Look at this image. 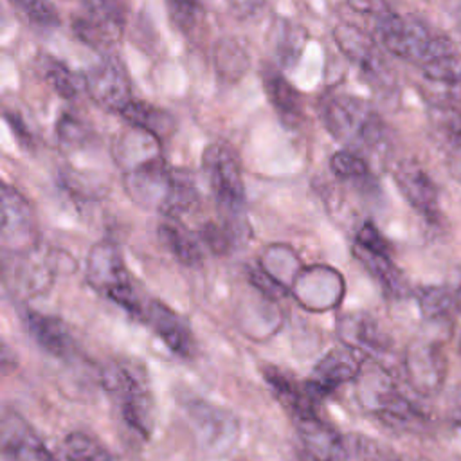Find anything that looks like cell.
<instances>
[{
	"mask_svg": "<svg viewBox=\"0 0 461 461\" xmlns=\"http://www.w3.org/2000/svg\"><path fill=\"white\" fill-rule=\"evenodd\" d=\"M86 281L104 297L119 304L130 315L142 319L144 308L139 299L131 276L124 267V261L113 243L101 241L92 247L86 258Z\"/></svg>",
	"mask_w": 461,
	"mask_h": 461,
	"instance_id": "cell-5",
	"label": "cell"
},
{
	"mask_svg": "<svg viewBox=\"0 0 461 461\" xmlns=\"http://www.w3.org/2000/svg\"><path fill=\"white\" fill-rule=\"evenodd\" d=\"M20 319L25 331L45 353L56 358H68L74 355V337L59 317L25 308L22 310Z\"/></svg>",
	"mask_w": 461,
	"mask_h": 461,
	"instance_id": "cell-13",
	"label": "cell"
},
{
	"mask_svg": "<svg viewBox=\"0 0 461 461\" xmlns=\"http://www.w3.org/2000/svg\"><path fill=\"white\" fill-rule=\"evenodd\" d=\"M202 169L220 207L221 218L245 221V185L236 151L225 142H212L202 153Z\"/></svg>",
	"mask_w": 461,
	"mask_h": 461,
	"instance_id": "cell-4",
	"label": "cell"
},
{
	"mask_svg": "<svg viewBox=\"0 0 461 461\" xmlns=\"http://www.w3.org/2000/svg\"><path fill=\"white\" fill-rule=\"evenodd\" d=\"M362 355L357 348L339 346L328 351L313 367L312 376L306 380L312 394L321 402L342 384L362 375Z\"/></svg>",
	"mask_w": 461,
	"mask_h": 461,
	"instance_id": "cell-9",
	"label": "cell"
},
{
	"mask_svg": "<svg viewBox=\"0 0 461 461\" xmlns=\"http://www.w3.org/2000/svg\"><path fill=\"white\" fill-rule=\"evenodd\" d=\"M65 461H113L103 443L86 432H68L63 439Z\"/></svg>",
	"mask_w": 461,
	"mask_h": 461,
	"instance_id": "cell-29",
	"label": "cell"
},
{
	"mask_svg": "<svg viewBox=\"0 0 461 461\" xmlns=\"http://www.w3.org/2000/svg\"><path fill=\"white\" fill-rule=\"evenodd\" d=\"M85 90L95 104L104 110L119 112L131 101L128 70L115 56H104L85 76Z\"/></svg>",
	"mask_w": 461,
	"mask_h": 461,
	"instance_id": "cell-7",
	"label": "cell"
},
{
	"mask_svg": "<svg viewBox=\"0 0 461 461\" xmlns=\"http://www.w3.org/2000/svg\"><path fill=\"white\" fill-rule=\"evenodd\" d=\"M353 256L364 265V268L380 283L387 295L402 297L407 292V283L391 259V252L371 250L360 245H353Z\"/></svg>",
	"mask_w": 461,
	"mask_h": 461,
	"instance_id": "cell-18",
	"label": "cell"
},
{
	"mask_svg": "<svg viewBox=\"0 0 461 461\" xmlns=\"http://www.w3.org/2000/svg\"><path fill=\"white\" fill-rule=\"evenodd\" d=\"M56 135L61 144L68 148H77L85 146L90 140L92 130L86 121H83L76 113L63 112L56 121Z\"/></svg>",
	"mask_w": 461,
	"mask_h": 461,
	"instance_id": "cell-33",
	"label": "cell"
},
{
	"mask_svg": "<svg viewBox=\"0 0 461 461\" xmlns=\"http://www.w3.org/2000/svg\"><path fill=\"white\" fill-rule=\"evenodd\" d=\"M375 389L376 391L369 393L367 402L378 420L391 427H414L423 423L425 416L389 382L376 384Z\"/></svg>",
	"mask_w": 461,
	"mask_h": 461,
	"instance_id": "cell-17",
	"label": "cell"
},
{
	"mask_svg": "<svg viewBox=\"0 0 461 461\" xmlns=\"http://www.w3.org/2000/svg\"><path fill=\"white\" fill-rule=\"evenodd\" d=\"M158 339L178 357L189 358L194 353V339L189 324L162 301H149L144 308V317Z\"/></svg>",
	"mask_w": 461,
	"mask_h": 461,
	"instance_id": "cell-14",
	"label": "cell"
},
{
	"mask_svg": "<svg viewBox=\"0 0 461 461\" xmlns=\"http://www.w3.org/2000/svg\"><path fill=\"white\" fill-rule=\"evenodd\" d=\"M36 236V220L29 202L23 194L11 187L2 185V241L4 247L22 250L31 247V240Z\"/></svg>",
	"mask_w": 461,
	"mask_h": 461,
	"instance_id": "cell-12",
	"label": "cell"
},
{
	"mask_svg": "<svg viewBox=\"0 0 461 461\" xmlns=\"http://www.w3.org/2000/svg\"><path fill=\"white\" fill-rule=\"evenodd\" d=\"M339 335L346 346L351 348H369L375 351H384L389 348L387 337L382 333L378 324L364 313L344 315L339 322Z\"/></svg>",
	"mask_w": 461,
	"mask_h": 461,
	"instance_id": "cell-21",
	"label": "cell"
},
{
	"mask_svg": "<svg viewBox=\"0 0 461 461\" xmlns=\"http://www.w3.org/2000/svg\"><path fill=\"white\" fill-rule=\"evenodd\" d=\"M321 119L326 130L346 149L364 155L387 142V128L375 108L348 94H330L321 101Z\"/></svg>",
	"mask_w": 461,
	"mask_h": 461,
	"instance_id": "cell-1",
	"label": "cell"
},
{
	"mask_svg": "<svg viewBox=\"0 0 461 461\" xmlns=\"http://www.w3.org/2000/svg\"><path fill=\"white\" fill-rule=\"evenodd\" d=\"M250 65L245 45L232 36H225L214 45V68L221 81L236 83L243 77Z\"/></svg>",
	"mask_w": 461,
	"mask_h": 461,
	"instance_id": "cell-23",
	"label": "cell"
},
{
	"mask_svg": "<svg viewBox=\"0 0 461 461\" xmlns=\"http://www.w3.org/2000/svg\"><path fill=\"white\" fill-rule=\"evenodd\" d=\"M402 196L427 220L439 218V191L430 175L414 160H400L393 171Z\"/></svg>",
	"mask_w": 461,
	"mask_h": 461,
	"instance_id": "cell-11",
	"label": "cell"
},
{
	"mask_svg": "<svg viewBox=\"0 0 461 461\" xmlns=\"http://www.w3.org/2000/svg\"><path fill=\"white\" fill-rule=\"evenodd\" d=\"M459 351H461V342H459Z\"/></svg>",
	"mask_w": 461,
	"mask_h": 461,
	"instance_id": "cell-38",
	"label": "cell"
},
{
	"mask_svg": "<svg viewBox=\"0 0 461 461\" xmlns=\"http://www.w3.org/2000/svg\"><path fill=\"white\" fill-rule=\"evenodd\" d=\"M330 169L340 180L357 182L369 176V164L366 157L351 149H340L335 155H331Z\"/></svg>",
	"mask_w": 461,
	"mask_h": 461,
	"instance_id": "cell-31",
	"label": "cell"
},
{
	"mask_svg": "<svg viewBox=\"0 0 461 461\" xmlns=\"http://www.w3.org/2000/svg\"><path fill=\"white\" fill-rule=\"evenodd\" d=\"M418 306L425 319L430 321H441L450 317L457 308V294L450 286H421L418 290Z\"/></svg>",
	"mask_w": 461,
	"mask_h": 461,
	"instance_id": "cell-26",
	"label": "cell"
},
{
	"mask_svg": "<svg viewBox=\"0 0 461 461\" xmlns=\"http://www.w3.org/2000/svg\"><path fill=\"white\" fill-rule=\"evenodd\" d=\"M261 81L265 95L283 124L288 128H297L304 115L301 92L270 63L263 65Z\"/></svg>",
	"mask_w": 461,
	"mask_h": 461,
	"instance_id": "cell-16",
	"label": "cell"
},
{
	"mask_svg": "<svg viewBox=\"0 0 461 461\" xmlns=\"http://www.w3.org/2000/svg\"><path fill=\"white\" fill-rule=\"evenodd\" d=\"M157 234L164 247L185 267H198L203 259L200 243L196 238H193L180 223L178 220H167L162 221L157 227Z\"/></svg>",
	"mask_w": 461,
	"mask_h": 461,
	"instance_id": "cell-22",
	"label": "cell"
},
{
	"mask_svg": "<svg viewBox=\"0 0 461 461\" xmlns=\"http://www.w3.org/2000/svg\"><path fill=\"white\" fill-rule=\"evenodd\" d=\"M454 421H456V425L461 429V409H457V412H456V416H454Z\"/></svg>",
	"mask_w": 461,
	"mask_h": 461,
	"instance_id": "cell-37",
	"label": "cell"
},
{
	"mask_svg": "<svg viewBox=\"0 0 461 461\" xmlns=\"http://www.w3.org/2000/svg\"><path fill=\"white\" fill-rule=\"evenodd\" d=\"M263 376L274 396L281 402V405L292 414L295 421L317 416L319 400L312 394L306 382H299L295 376L281 371L276 366H265Z\"/></svg>",
	"mask_w": 461,
	"mask_h": 461,
	"instance_id": "cell-15",
	"label": "cell"
},
{
	"mask_svg": "<svg viewBox=\"0 0 461 461\" xmlns=\"http://www.w3.org/2000/svg\"><path fill=\"white\" fill-rule=\"evenodd\" d=\"M376 36L382 47L393 56L418 63H425L454 52V45L443 34L434 32L423 22L412 16H402L394 11L376 20Z\"/></svg>",
	"mask_w": 461,
	"mask_h": 461,
	"instance_id": "cell-3",
	"label": "cell"
},
{
	"mask_svg": "<svg viewBox=\"0 0 461 461\" xmlns=\"http://www.w3.org/2000/svg\"><path fill=\"white\" fill-rule=\"evenodd\" d=\"M447 355L436 340H416L407 348L405 369L414 391L432 396L441 391L447 378Z\"/></svg>",
	"mask_w": 461,
	"mask_h": 461,
	"instance_id": "cell-8",
	"label": "cell"
},
{
	"mask_svg": "<svg viewBox=\"0 0 461 461\" xmlns=\"http://www.w3.org/2000/svg\"><path fill=\"white\" fill-rule=\"evenodd\" d=\"M101 385L115 402L124 423L140 438H149L155 425V398L140 364L117 358L104 366Z\"/></svg>",
	"mask_w": 461,
	"mask_h": 461,
	"instance_id": "cell-2",
	"label": "cell"
},
{
	"mask_svg": "<svg viewBox=\"0 0 461 461\" xmlns=\"http://www.w3.org/2000/svg\"><path fill=\"white\" fill-rule=\"evenodd\" d=\"M121 115L130 122L131 128L142 130L155 137L157 140H162L173 133L175 119L169 112H166L160 106H153L146 101H130L122 110Z\"/></svg>",
	"mask_w": 461,
	"mask_h": 461,
	"instance_id": "cell-20",
	"label": "cell"
},
{
	"mask_svg": "<svg viewBox=\"0 0 461 461\" xmlns=\"http://www.w3.org/2000/svg\"><path fill=\"white\" fill-rule=\"evenodd\" d=\"M421 72L429 83L443 86L450 97L461 99V56L456 50L425 63Z\"/></svg>",
	"mask_w": 461,
	"mask_h": 461,
	"instance_id": "cell-25",
	"label": "cell"
},
{
	"mask_svg": "<svg viewBox=\"0 0 461 461\" xmlns=\"http://www.w3.org/2000/svg\"><path fill=\"white\" fill-rule=\"evenodd\" d=\"M43 77L52 86V90L63 99H74L81 90H85V76H77L65 63L45 58L43 59Z\"/></svg>",
	"mask_w": 461,
	"mask_h": 461,
	"instance_id": "cell-28",
	"label": "cell"
},
{
	"mask_svg": "<svg viewBox=\"0 0 461 461\" xmlns=\"http://www.w3.org/2000/svg\"><path fill=\"white\" fill-rule=\"evenodd\" d=\"M430 121L441 140L456 151H461V110L450 103H432Z\"/></svg>",
	"mask_w": 461,
	"mask_h": 461,
	"instance_id": "cell-27",
	"label": "cell"
},
{
	"mask_svg": "<svg viewBox=\"0 0 461 461\" xmlns=\"http://www.w3.org/2000/svg\"><path fill=\"white\" fill-rule=\"evenodd\" d=\"M348 4L351 5V9H355L362 14H369L375 20H378L393 11L385 0H348Z\"/></svg>",
	"mask_w": 461,
	"mask_h": 461,
	"instance_id": "cell-35",
	"label": "cell"
},
{
	"mask_svg": "<svg viewBox=\"0 0 461 461\" xmlns=\"http://www.w3.org/2000/svg\"><path fill=\"white\" fill-rule=\"evenodd\" d=\"M171 23L184 34L193 32L202 18L203 9L200 0H164Z\"/></svg>",
	"mask_w": 461,
	"mask_h": 461,
	"instance_id": "cell-32",
	"label": "cell"
},
{
	"mask_svg": "<svg viewBox=\"0 0 461 461\" xmlns=\"http://www.w3.org/2000/svg\"><path fill=\"white\" fill-rule=\"evenodd\" d=\"M333 40L344 56L358 68L364 81L378 90L393 88V70L371 36L351 23H339L333 29Z\"/></svg>",
	"mask_w": 461,
	"mask_h": 461,
	"instance_id": "cell-6",
	"label": "cell"
},
{
	"mask_svg": "<svg viewBox=\"0 0 461 461\" xmlns=\"http://www.w3.org/2000/svg\"><path fill=\"white\" fill-rule=\"evenodd\" d=\"M274 49L281 63H295L304 47V29L290 20H279L274 27Z\"/></svg>",
	"mask_w": 461,
	"mask_h": 461,
	"instance_id": "cell-30",
	"label": "cell"
},
{
	"mask_svg": "<svg viewBox=\"0 0 461 461\" xmlns=\"http://www.w3.org/2000/svg\"><path fill=\"white\" fill-rule=\"evenodd\" d=\"M2 452L13 461H56L29 421L9 407L2 414Z\"/></svg>",
	"mask_w": 461,
	"mask_h": 461,
	"instance_id": "cell-10",
	"label": "cell"
},
{
	"mask_svg": "<svg viewBox=\"0 0 461 461\" xmlns=\"http://www.w3.org/2000/svg\"><path fill=\"white\" fill-rule=\"evenodd\" d=\"M32 23L41 27L59 25V14L50 0H9Z\"/></svg>",
	"mask_w": 461,
	"mask_h": 461,
	"instance_id": "cell-34",
	"label": "cell"
},
{
	"mask_svg": "<svg viewBox=\"0 0 461 461\" xmlns=\"http://www.w3.org/2000/svg\"><path fill=\"white\" fill-rule=\"evenodd\" d=\"M299 436L308 454L315 461H335L342 454V441L339 434L321 420V416H312L297 421Z\"/></svg>",
	"mask_w": 461,
	"mask_h": 461,
	"instance_id": "cell-19",
	"label": "cell"
},
{
	"mask_svg": "<svg viewBox=\"0 0 461 461\" xmlns=\"http://www.w3.org/2000/svg\"><path fill=\"white\" fill-rule=\"evenodd\" d=\"M247 230V223H236L221 218V221H205L200 227L198 236L212 254L225 256L243 243Z\"/></svg>",
	"mask_w": 461,
	"mask_h": 461,
	"instance_id": "cell-24",
	"label": "cell"
},
{
	"mask_svg": "<svg viewBox=\"0 0 461 461\" xmlns=\"http://www.w3.org/2000/svg\"><path fill=\"white\" fill-rule=\"evenodd\" d=\"M5 121H7L9 128L13 130L18 144L25 149H32V135H31L29 128L25 126L23 119L16 112H5Z\"/></svg>",
	"mask_w": 461,
	"mask_h": 461,
	"instance_id": "cell-36",
	"label": "cell"
}]
</instances>
